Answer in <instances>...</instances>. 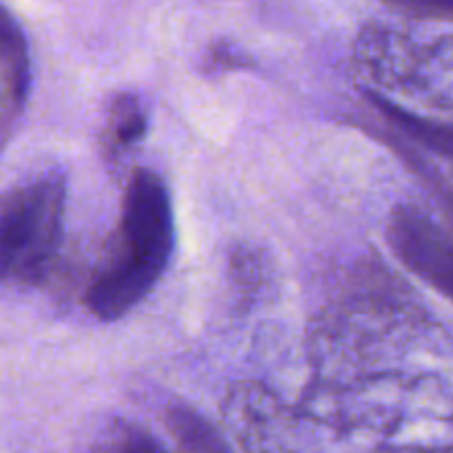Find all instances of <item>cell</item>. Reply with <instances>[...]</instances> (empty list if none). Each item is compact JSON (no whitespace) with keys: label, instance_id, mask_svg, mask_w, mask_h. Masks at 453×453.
<instances>
[{"label":"cell","instance_id":"6da1fadb","mask_svg":"<svg viewBox=\"0 0 453 453\" xmlns=\"http://www.w3.org/2000/svg\"><path fill=\"white\" fill-rule=\"evenodd\" d=\"M175 250V212L171 193L157 173H133L122 202L115 246L87 290L96 317L119 319L150 290Z\"/></svg>","mask_w":453,"mask_h":453},{"label":"cell","instance_id":"7a4b0ae2","mask_svg":"<svg viewBox=\"0 0 453 453\" xmlns=\"http://www.w3.org/2000/svg\"><path fill=\"white\" fill-rule=\"evenodd\" d=\"M65 199L62 177H44L0 199V281L42 277L60 243Z\"/></svg>","mask_w":453,"mask_h":453},{"label":"cell","instance_id":"3957f363","mask_svg":"<svg viewBox=\"0 0 453 453\" xmlns=\"http://www.w3.org/2000/svg\"><path fill=\"white\" fill-rule=\"evenodd\" d=\"M392 250L416 277L453 303V239L416 208H396L389 217Z\"/></svg>","mask_w":453,"mask_h":453},{"label":"cell","instance_id":"277c9868","mask_svg":"<svg viewBox=\"0 0 453 453\" xmlns=\"http://www.w3.org/2000/svg\"><path fill=\"white\" fill-rule=\"evenodd\" d=\"M166 425L184 453H230L217 429L195 410L184 405L171 407Z\"/></svg>","mask_w":453,"mask_h":453},{"label":"cell","instance_id":"5b68a950","mask_svg":"<svg viewBox=\"0 0 453 453\" xmlns=\"http://www.w3.org/2000/svg\"><path fill=\"white\" fill-rule=\"evenodd\" d=\"M111 144L115 149H127V146L135 144L142 137L146 127V118L142 113V106L135 97L122 96L113 104V111H111Z\"/></svg>","mask_w":453,"mask_h":453},{"label":"cell","instance_id":"8992f818","mask_svg":"<svg viewBox=\"0 0 453 453\" xmlns=\"http://www.w3.org/2000/svg\"><path fill=\"white\" fill-rule=\"evenodd\" d=\"M383 3L405 16L453 22V0H383Z\"/></svg>","mask_w":453,"mask_h":453},{"label":"cell","instance_id":"52a82bcc","mask_svg":"<svg viewBox=\"0 0 453 453\" xmlns=\"http://www.w3.org/2000/svg\"><path fill=\"white\" fill-rule=\"evenodd\" d=\"M97 453H164L159 445H155L153 438L146 436L144 432H137L133 427H122L102 442Z\"/></svg>","mask_w":453,"mask_h":453},{"label":"cell","instance_id":"ba28073f","mask_svg":"<svg viewBox=\"0 0 453 453\" xmlns=\"http://www.w3.org/2000/svg\"><path fill=\"white\" fill-rule=\"evenodd\" d=\"M0 73H3V75H4V78H7V80H9V82H12L13 91H16V93H18V96H22V91H25V88H27V84H22V82H20V80H18V78H16V75H13V73H12V71H7V66H3V65H0Z\"/></svg>","mask_w":453,"mask_h":453}]
</instances>
